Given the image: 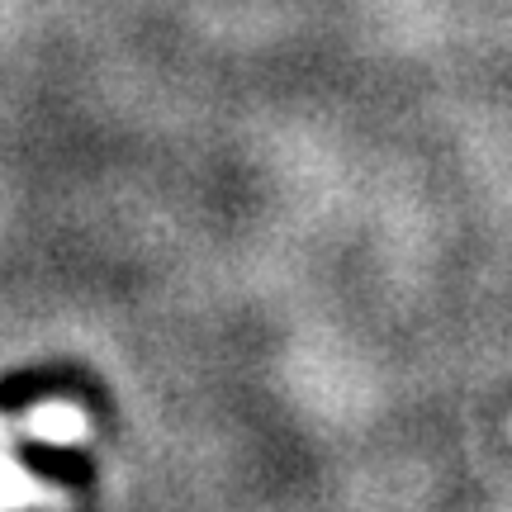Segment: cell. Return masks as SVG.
<instances>
[{"label":"cell","instance_id":"6da1fadb","mask_svg":"<svg viewBox=\"0 0 512 512\" xmlns=\"http://www.w3.org/2000/svg\"><path fill=\"white\" fill-rule=\"evenodd\" d=\"M15 460L43 484H62V489H91L95 465L81 456L76 446H53V441H19Z\"/></svg>","mask_w":512,"mask_h":512},{"label":"cell","instance_id":"7a4b0ae2","mask_svg":"<svg viewBox=\"0 0 512 512\" xmlns=\"http://www.w3.org/2000/svg\"><path fill=\"white\" fill-rule=\"evenodd\" d=\"M62 380L57 375H15V380L0 384V408H15V403H34L43 394H57Z\"/></svg>","mask_w":512,"mask_h":512}]
</instances>
